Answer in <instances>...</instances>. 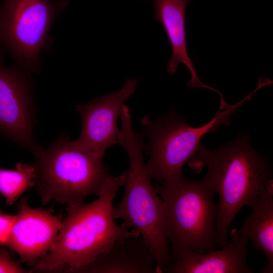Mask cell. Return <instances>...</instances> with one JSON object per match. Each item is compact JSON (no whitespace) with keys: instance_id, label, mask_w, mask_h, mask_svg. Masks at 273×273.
Wrapping results in <instances>:
<instances>
[{"instance_id":"3","label":"cell","mask_w":273,"mask_h":273,"mask_svg":"<svg viewBox=\"0 0 273 273\" xmlns=\"http://www.w3.org/2000/svg\"><path fill=\"white\" fill-rule=\"evenodd\" d=\"M119 145L126 151L129 168L120 201L113 207L114 218L140 233L151 252L157 273L163 272L170 263L169 242L163 201L151 181L143 157L145 148L141 134L133 130L130 112L123 111Z\"/></svg>"},{"instance_id":"11","label":"cell","mask_w":273,"mask_h":273,"mask_svg":"<svg viewBox=\"0 0 273 273\" xmlns=\"http://www.w3.org/2000/svg\"><path fill=\"white\" fill-rule=\"evenodd\" d=\"M230 238L220 250L204 253L190 252L172 258L163 272L253 273L247 264L249 241L235 228L230 232Z\"/></svg>"},{"instance_id":"12","label":"cell","mask_w":273,"mask_h":273,"mask_svg":"<svg viewBox=\"0 0 273 273\" xmlns=\"http://www.w3.org/2000/svg\"><path fill=\"white\" fill-rule=\"evenodd\" d=\"M192 0H153L155 8L154 18L162 25L170 43L172 53L167 69L174 74L179 64H184L189 70L191 78L187 82L189 87H203L217 93V90L204 84L199 78L189 56L187 48L186 30V8Z\"/></svg>"},{"instance_id":"6","label":"cell","mask_w":273,"mask_h":273,"mask_svg":"<svg viewBox=\"0 0 273 273\" xmlns=\"http://www.w3.org/2000/svg\"><path fill=\"white\" fill-rule=\"evenodd\" d=\"M243 102L224 111L218 110L210 121L199 127L190 126L185 119L173 111L154 120L144 116L141 123L148 138L146 149L149 159L146 167L150 177L160 182L183 177L182 168L203 146L202 136L230 124L231 115Z\"/></svg>"},{"instance_id":"1","label":"cell","mask_w":273,"mask_h":273,"mask_svg":"<svg viewBox=\"0 0 273 273\" xmlns=\"http://www.w3.org/2000/svg\"><path fill=\"white\" fill-rule=\"evenodd\" d=\"M188 163L197 173L208 167L205 176L219 197L216 243L222 247L228 243V231L236 215L244 206L251 207L272 179L271 163L253 148L249 136L240 133L213 151L203 146Z\"/></svg>"},{"instance_id":"10","label":"cell","mask_w":273,"mask_h":273,"mask_svg":"<svg viewBox=\"0 0 273 273\" xmlns=\"http://www.w3.org/2000/svg\"><path fill=\"white\" fill-rule=\"evenodd\" d=\"M61 225L59 215L50 211L30 208L23 200L6 245L22 260L35 264L47 255Z\"/></svg>"},{"instance_id":"9","label":"cell","mask_w":273,"mask_h":273,"mask_svg":"<svg viewBox=\"0 0 273 273\" xmlns=\"http://www.w3.org/2000/svg\"><path fill=\"white\" fill-rule=\"evenodd\" d=\"M138 82V79H128L119 90L76 106L82 121L80 135L73 140L77 147L105 155L108 148L119 145L121 132L118 118L125 102L135 92Z\"/></svg>"},{"instance_id":"14","label":"cell","mask_w":273,"mask_h":273,"mask_svg":"<svg viewBox=\"0 0 273 273\" xmlns=\"http://www.w3.org/2000/svg\"><path fill=\"white\" fill-rule=\"evenodd\" d=\"M252 211L239 233L262 251L268 261L261 272H273V180L263 188L251 205Z\"/></svg>"},{"instance_id":"8","label":"cell","mask_w":273,"mask_h":273,"mask_svg":"<svg viewBox=\"0 0 273 273\" xmlns=\"http://www.w3.org/2000/svg\"><path fill=\"white\" fill-rule=\"evenodd\" d=\"M5 49L0 45V132L36 156L43 148L34 142L32 83L29 75L3 63Z\"/></svg>"},{"instance_id":"13","label":"cell","mask_w":273,"mask_h":273,"mask_svg":"<svg viewBox=\"0 0 273 273\" xmlns=\"http://www.w3.org/2000/svg\"><path fill=\"white\" fill-rule=\"evenodd\" d=\"M100 273H155V261L139 233L99 254L82 271Z\"/></svg>"},{"instance_id":"7","label":"cell","mask_w":273,"mask_h":273,"mask_svg":"<svg viewBox=\"0 0 273 273\" xmlns=\"http://www.w3.org/2000/svg\"><path fill=\"white\" fill-rule=\"evenodd\" d=\"M67 0H4L0 7V43L27 74L38 73L55 19Z\"/></svg>"},{"instance_id":"2","label":"cell","mask_w":273,"mask_h":273,"mask_svg":"<svg viewBox=\"0 0 273 273\" xmlns=\"http://www.w3.org/2000/svg\"><path fill=\"white\" fill-rule=\"evenodd\" d=\"M126 175L127 171L113 177L94 201L68 205L67 217L49 253L34 264V270L67 265L72 270L82 271L99 254L139 233L117 225L113 215V201Z\"/></svg>"},{"instance_id":"16","label":"cell","mask_w":273,"mask_h":273,"mask_svg":"<svg viewBox=\"0 0 273 273\" xmlns=\"http://www.w3.org/2000/svg\"><path fill=\"white\" fill-rule=\"evenodd\" d=\"M25 270L5 251L0 252V272L21 273Z\"/></svg>"},{"instance_id":"17","label":"cell","mask_w":273,"mask_h":273,"mask_svg":"<svg viewBox=\"0 0 273 273\" xmlns=\"http://www.w3.org/2000/svg\"><path fill=\"white\" fill-rule=\"evenodd\" d=\"M15 216L0 213V244H6L10 235Z\"/></svg>"},{"instance_id":"15","label":"cell","mask_w":273,"mask_h":273,"mask_svg":"<svg viewBox=\"0 0 273 273\" xmlns=\"http://www.w3.org/2000/svg\"><path fill=\"white\" fill-rule=\"evenodd\" d=\"M34 165L18 163L15 170L0 168V192L7 203L12 204L25 191L35 182Z\"/></svg>"},{"instance_id":"4","label":"cell","mask_w":273,"mask_h":273,"mask_svg":"<svg viewBox=\"0 0 273 273\" xmlns=\"http://www.w3.org/2000/svg\"><path fill=\"white\" fill-rule=\"evenodd\" d=\"M156 189L165 212L171 260L190 252L204 253L217 249L218 206L215 190L205 176L161 182Z\"/></svg>"},{"instance_id":"5","label":"cell","mask_w":273,"mask_h":273,"mask_svg":"<svg viewBox=\"0 0 273 273\" xmlns=\"http://www.w3.org/2000/svg\"><path fill=\"white\" fill-rule=\"evenodd\" d=\"M104 155L80 149L62 134L35 156V181L42 200L70 205L82 203L90 195L98 196L113 177Z\"/></svg>"}]
</instances>
